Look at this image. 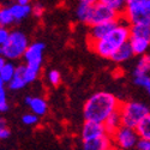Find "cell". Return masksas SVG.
I'll return each mask as SVG.
<instances>
[{
    "mask_svg": "<svg viewBox=\"0 0 150 150\" xmlns=\"http://www.w3.org/2000/svg\"><path fill=\"white\" fill-rule=\"evenodd\" d=\"M105 134H108V133L105 129L103 122L85 120V122L83 124L82 131H81V138H82V142H84V141L98 138V137H102Z\"/></svg>",
    "mask_w": 150,
    "mask_h": 150,
    "instance_id": "obj_9",
    "label": "cell"
},
{
    "mask_svg": "<svg viewBox=\"0 0 150 150\" xmlns=\"http://www.w3.org/2000/svg\"><path fill=\"white\" fill-rule=\"evenodd\" d=\"M16 3H18V4H29L30 3V0H16Z\"/></svg>",
    "mask_w": 150,
    "mask_h": 150,
    "instance_id": "obj_35",
    "label": "cell"
},
{
    "mask_svg": "<svg viewBox=\"0 0 150 150\" xmlns=\"http://www.w3.org/2000/svg\"><path fill=\"white\" fill-rule=\"evenodd\" d=\"M121 16L130 25L132 24L150 25V0H126V6Z\"/></svg>",
    "mask_w": 150,
    "mask_h": 150,
    "instance_id": "obj_5",
    "label": "cell"
},
{
    "mask_svg": "<svg viewBox=\"0 0 150 150\" xmlns=\"http://www.w3.org/2000/svg\"><path fill=\"white\" fill-rule=\"evenodd\" d=\"M22 122L27 126H36L39 124V117L34 113H27L22 117Z\"/></svg>",
    "mask_w": 150,
    "mask_h": 150,
    "instance_id": "obj_28",
    "label": "cell"
},
{
    "mask_svg": "<svg viewBox=\"0 0 150 150\" xmlns=\"http://www.w3.org/2000/svg\"><path fill=\"white\" fill-rule=\"evenodd\" d=\"M110 139L113 148L117 149H132L136 148V144L139 139L138 133L136 132L134 127H129L121 125L110 134Z\"/></svg>",
    "mask_w": 150,
    "mask_h": 150,
    "instance_id": "obj_7",
    "label": "cell"
},
{
    "mask_svg": "<svg viewBox=\"0 0 150 150\" xmlns=\"http://www.w3.org/2000/svg\"><path fill=\"white\" fill-rule=\"evenodd\" d=\"M129 43L133 51L134 55H142L148 52L150 48V40L143 39V37H137V36H130Z\"/></svg>",
    "mask_w": 150,
    "mask_h": 150,
    "instance_id": "obj_16",
    "label": "cell"
},
{
    "mask_svg": "<svg viewBox=\"0 0 150 150\" xmlns=\"http://www.w3.org/2000/svg\"><path fill=\"white\" fill-rule=\"evenodd\" d=\"M133 51H132V48L127 42H125L124 45H121L119 48L115 49V52L112 54L110 59L113 60L114 62H118V64H120V62H125V61H127L130 60L132 57H133Z\"/></svg>",
    "mask_w": 150,
    "mask_h": 150,
    "instance_id": "obj_15",
    "label": "cell"
},
{
    "mask_svg": "<svg viewBox=\"0 0 150 150\" xmlns=\"http://www.w3.org/2000/svg\"><path fill=\"white\" fill-rule=\"evenodd\" d=\"M28 46V36L21 30H13L10 33L7 41L0 46V55L6 60H18L23 57Z\"/></svg>",
    "mask_w": 150,
    "mask_h": 150,
    "instance_id": "obj_4",
    "label": "cell"
},
{
    "mask_svg": "<svg viewBox=\"0 0 150 150\" xmlns=\"http://www.w3.org/2000/svg\"><path fill=\"white\" fill-rule=\"evenodd\" d=\"M46 49V45L43 42L36 41L29 43L28 48L23 54L24 59V77L28 84L35 82L39 78L41 69H42V61H43V53Z\"/></svg>",
    "mask_w": 150,
    "mask_h": 150,
    "instance_id": "obj_3",
    "label": "cell"
},
{
    "mask_svg": "<svg viewBox=\"0 0 150 150\" xmlns=\"http://www.w3.org/2000/svg\"><path fill=\"white\" fill-rule=\"evenodd\" d=\"M97 0H79V3H84V4H88V5H91L94 3H96Z\"/></svg>",
    "mask_w": 150,
    "mask_h": 150,
    "instance_id": "obj_33",
    "label": "cell"
},
{
    "mask_svg": "<svg viewBox=\"0 0 150 150\" xmlns=\"http://www.w3.org/2000/svg\"><path fill=\"white\" fill-rule=\"evenodd\" d=\"M43 12H45V7L40 4H37L34 7H31V13H34V16H36V17H42Z\"/></svg>",
    "mask_w": 150,
    "mask_h": 150,
    "instance_id": "obj_32",
    "label": "cell"
},
{
    "mask_svg": "<svg viewBox=\"0 0 150 150\" xmlns=\"http://www.w3.org/2000/svg\"><path fill=\"white\" fill-rule=\"evenodd\" d=\"M97 1L107 5L112 10H114L119 16H121L124 13L125 6H126V0H97Z\"/></svg>",
    "mask_w": 150,
    "mask_h": 150,
    "instance_id": "obj_22",
    "label": "cell"
},
{
    "mask_svg": "<svg viewBox=\"0 0 150 150\" xmlns=\"http://www.w3.org/2000/svg\"><path fill=\"white\" fill-rule=\"evenodd\" d=\"M15 71H16V65L12 62V60H8V61L6 60L1 70H0V78L4 81L5 84H7L12 78V76L15 74Z\"/></svg>",
    "mask_w": 150,
    "mask_h": 150,
    "instance_id": "obj_21",
    "label": "cell"
},
{
    "mask_svg": "<svg viewBox=\"0 0 150 150\" xmlns=\"http://www.w3.org/2000/svg\"><path fill=\"white\" fill-rule=\"evenodd\" d=\"M136 148L139 150H150V139L139 138L136 144Z\"/></svg>",
    "mask_w": 150,
    "mask_h": 150,
    "instance_id": "obj_30",
    "label": "cell"
},
{
    "mask_svg": "<svg viewBox=\"0 0 150 150\" xmlns=\"http://www.w3.org/2000/svg\"><path fill=\"white\" fill-rule=\"evenodd\" d=\"M150 73V53H144L141 55V59L137 62V66L133 71V74Z\"/></svg>",
    "mask_w": 150,
    "mask_h": 150,
    "instance_id": "obj_20",
    "label": "cell"
},
{
    "mask_svg": "<svg viewBox=\"0 0 150 150\" xmlns=\"http://www.w3.org/2000/svg\"><path fill=\"white\" fill-rule=\"evenodd\" d=\"M119 106L120 101L117 96L107 91H98L86 100L83 107V115L85 120L103 122L109 114L119 109Z\"/></svg>",
    "mask_w": 150,
    "mask_h": 150,
    "instance_id": "obj_2",
    "label": "cell"
},
{
    "mask_svg": "<svg viewBox=\"0 0 150 150\" xmlns=\"http://www.w3.org/2000/svg\"><path fill=\"white\" fill-rule=\"evenodd\" d=\"M24 103H25L31 113L36 114L37 117H45L48 112V103L43 97L40 96H27L24 98Z\"/></svg>",
    "mask_w": 150,
    "mask_h": 150,
    "instance_id": "obj_11",
    "label": "cell"
},
{
    "mask_svg": "<svg viewBox=\"0 0 150 150\" xmlns=\"http://www.w3.org/2000/svg\"><path fill=\"white\" fill-rule=\"evenodd\" d=\"M10 30L6 28V27H0V46L4 45L7 39H8V36H10Z\"/></svg>",
    "mask_w": 150,
    "mask_h": 150,
    "instance_id": "obj_31",
    "label": "cell"
},
{
    "mask_svg": "<svg viewBox=\"0 0 150 150\" xmlns=\"http://www.w3.org/2000/svg\"><path fill=\"white\" fill-rule=\"evenodd\" d=\"M8 84V89L12 91H18L25 88V85H28L25 77H24V65H18L16 66V71L15 74L12 76V78L10 79Z\"/></svg>",
    "mask_w": 150,
    "mask_h": 150,
    "instance_id": "obj_13",
    "label": "cell"
},
{
    "mask_svg": "<svg viewBox=\"0 0 150 150\" xmlns=\"http://www.w3.org/2000/svg\"><path fill=\"white\" fill-rule=\"evenodd\" d=\"M47 81L52 86H58L61 83V74L57 70H51L47 73Z\"/></svg>",
    "mask_w": 150,
    "mask_h": 150,
    "instance_id": "obj_27",
    "label": "cell"
},
{
    "mask_svg": "<svg viewBox=\"0 0 150 150\" xmlns=\"http://www.w3.org/2000/svg\"><path fill=\"white\" fill-rule=\"evenodd\" d=\"M82 146L84 150H108L113 148V144H112L110 136L105 134L95 139L82 142Z\"/></svg>",
    "mask_w": 150,
    "mask_h": 150,
    "instance_id": "obj_12",
    "label": "cell"
},
{
    "mask_svg": "<svg viewBox=\"0 0 150 150\" xmlns=\"http://www.w3.org/2000/svg\"><path fill=\"white\" fill-rule=\"evenodd\" d=\"M103 125H105V129L107 131V133L110 136L117 129H119L121 126V118H120V113H119V109L113 112L112 114H109L106 120L103 121Z\"/></svg>",
    "mask_w": 150,
    "mask_h": 150,
    "instance_id": "obj_17",
    "label": "cell"
},
{
    "mask_svg": "<svg viewBox=\"0 0 150 150\" xmlns=\"http://www.w3.org/2000/svg\"><path fill=\"white\" fill-rule=\"evenodd\" d=\"M10 7V11L12 13V17L15 19V23H19L22 22L23 19H25L27 17H29L31 15V6L29 4H13L8 6Z\"/></svg>",
    "mask_w": 150,
    "mask_h": 150,
    "instance_id": "obj_14",
    "label": "cell"
},
{
    "mask_svg": "<svg viewBox=\"0 0 150 150\" xmlns=\"http://www.w3.org/2000/svg\"><path fill=\"white\" fill-rule=\"evenodd\" d=\"M133 82L136 85L143 88L150 95V73H142V74H133Z\"/></svg>",
    "mask_w": 150,
    "mask_h": 150,
    "instance_id": "obj_23",
    "label": "cell"
},
{
    "mask_svg": "<svg viewBox=\"0 0 150 150\" xmlns=\"http://www.w3.org/2000/svg\"><path fill=\"white\" fill-rule=\"evenodd\" d=\"M134 130L137 133H138L139 138L150 139V112L136 125Z\"/></svg>",
    "mask_w": 150,
    "mask_h": 150,
    "instance_id": "obj_18",
    "label": "cell"
},
{
    "mask_svg": "<svg viewBox=\"0 0 150 150\" xmlns=\"http://www.w3.org/2000/svg\"><path fill=\"white\" fill-rule=\"evenodd\" d=\"M150 112V108L137 101H127L120 103L119 106V113L121 118V124L129 127H136L138 124L148 113Z\"/></svg>",
    "mask_w": 150,
    "mask_h": 150,
    "instance_id": "obj_6",
    "label": "cell"
},
{
    "mask_svg": "<svg viewBox=\"0 0 150 150\" xmlns=\"http://www.w3.org/2000/svg\"><path fill=\"white\" fill-rule=\"evenodd\" d=\"M130 39V24L122 16H119L117 25L112 29L107 35L100 40L90 42V48L93 51L105 59H110L112 54L115 52L121 45L127 42Z\"/></svg>",
    "mask_w": 150,
    "mask_h": 150,
    "instance_id": "obj_1",
    "label": "cell"
},
{
    "mask_svg": "<svg viewBox=\"0 0 150 150\" xmlns=\"http://www.w3.org/2000/svg\"><path fill=\"white\" fill-rule=\"evenodd\" d=\"M8 100H7V93L5 89V83L0 78V113H5L8 110Z\"/></svg>",
    "mask_w": 150,
    "mask_h": 150,
    "instance_id": "obj_25",
    "label": "cell"
},
{
    "mask_svg": "<svg viewBox=\"0 0 150 150\" xmlns=\"http://www.w3.org/2000/svg\"><path fill=\"white\" fill-rule=\"evenodd\" d=\"M5 61H6V59H5L4 57H1V55H0V70H1L3 65L5 64Z\"/></svg>",
    "mask_w": 150,
    "mask_h": 150,
    "instance_id": "obj_34",
    "label": "cell"
},
{
    "mask_svg": "<svg viewBox=\"0 0 150 150\" xmlns=\"http://www.w3.org/2000/svg\"><path fill=\"white\" fill-rule=\"evenodd\" d=\"M15 24V19L12 17L10 7H0V27H11Z\"/></svg>",
    "mask_w": 150,
    "mask_h": 150,
    "instance_id": "obj_24",
    "label": "cell"
},
{
    "mask_svg": "<svg viewBox=\"0 0 150 150\" xmlns=\"http://www.w3.org/2000/svg\"><path fill=\"white\" fill-rule=\"evenodd\" d=\"M89 6L88 4H84V3H79V5L77 6V10H76V17L79 22L84 23L85 24V21H86V17H88V12H89Z\"/></svg>",
    "mask_w": 150,
    "mask_h": 150,
    "instance_id": "obj_26",
    "label": "cell"
},
{
    "mask_svg": "<svg viewBox=\"0 0 150 150\" xmlns=\"http://www.w3.org/2000/svg\"><path fill=\"white\" fill-rule=\"evenodd\" d=\"M118 19H114V21H108V22H102V23H98V24H94V25H90V29H89V34H88V41L89 43L90 42H94L96 40H100L101 37H103L105 35H107L112 29H113L117 23H118Z\"/></svg>",
    "mask_w": 150,
    "mask_h": 150,
    "instance_id": "obj_10",
    "label": "cell"
},
{
    "mask_svg": "<svg viewBox=\"0 0 150 150\" xmlns=\"http://www.w3.org/2000/svg\"><path fill=\"white\" fill-rule=\"evenodd\" d=\"M119 17V15L114 10H112L107 5L96 1L89 6V12L88 17H86L85 24L86 25H94V24H98L102 22H108V21H114Z\"/></svg>",
    "mask_w": 150,
    "mask_h": 150,
    "instance_id": "obj_8",
    "label": "cell"
},
{
    "mask_svg": "<svg viewBox=\"0 0 150 150\" xmlns=\"http://www.w3.org/2000/svg\"><path fill=\"white\" fill-rule=\"evenodd\" d=\"M130 36H137L150 40V25L148 24H132L130 25Z\"/></svg>",
    "mask_w": 150,
    "mask_h": 150,
    "instance_id": "obj_19",
    "label": "cell"
},
{
    "mask_svg": "<svg viewBox=\"0 0 150 150\" xmlns=\"http://www.w3.org/2000/svg\"><path fill=\"white\" fill-rule=\"evenodd\" d=\"M10 136H11V131L7 127L6 120L0 117V141H5L10 138Z\"/></svg>",
    "mask_w": 150,
    "mask_h": 150,
    "instance_id": "obj_29",
    "label": "cell"
}]
</instances>
